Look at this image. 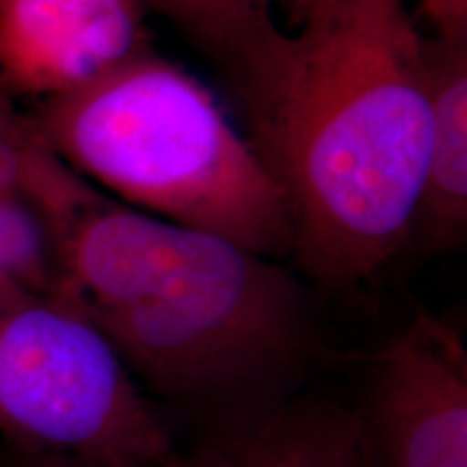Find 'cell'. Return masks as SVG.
<instances>
[{
	"label": "cell",
	"mask_w": 467,
	"mask_h": 467,
	"mask_svg": "<svg viewBox=\"0 0 467 467\" xmlns=\"http://www.w3.org/2000/svg\"><path fill=\"white\" fill-rule=\"evenodd\" d=\"M31 117L58 159L124 206L292 255L282 192L247 137L208 85L151 46Z\"/></svg>",
	"instance_id": "3957f363"
},
{
	"label": "cell",
	"mask_w": 467,
	"mask_h": 467,
	"mask_svg": "<svg viewBox=\"0 0 467 467\" xmlns=\"http://www.w3.org/2000/svg\"><path fill=\"white\" fill-rule=\"evenodd\" d=\"M141 0H0V89L46 102L150 48Z\"/></svg>",
	"instance_id": "5b68a950"
},
{
	"label": "cell",
	"mask_w": 467,
	"mask_h": 467,
	"mask_svg": "<svg viewBox=\"0 0 467 467\" xmlns=\"http://www.w3.org/2000/svg\"><path fill=\"white\" fill-rule=\"evenodd\" d=\"M93 184L69 169L44 141L31 113L0 89V197L25 203L44 227L63 219Z\"/></svg>",
	"instance_id": "9c48e42d"
},
{
	"label": "cell",
	"mask_w": 467,
	"mask_h": 467,
	"mask_svg": "<svg viewBox=\"0 0 467 467\" xmlns=\"http://www.w3.org/2000/svg\"><path fill=\"white\" fill-rule=\"evenodd\" d=\"M0 433L14 451L162 467L167 429L100 329L0 279Z\"/></svg>",
	"instance_id": "277c9868"
},
{
	"label": "cell",
	"mask_w": 467,
	"mask_h": 467,
	"mask_svg": "<svg viewBox=\"0 0 467 467\" xmlns=\"http://www.w3.org/2000/svg\"><path fill=\"white\" fill-rule=\"evenodd\" d=\"M219 66L282 192L292 258L327 285L366 279L411 238L429 148L424 35L405 0H290Z\"/></svg>",
	"instance_id": "6da1fadb"
},
{
	"label": "cell",
	"mask_w": 467,
	"mask_h": 467,
	"mask_svg": "<svg viewBox=\"0 0 467 467\" xmlns=\"http://www.w3.org/2000/svg\"><path fill=\"white\" fill-rule=\"evenodd\" d=\"M359 431L337 413H266L162 467H361Z\"/></svg>",
	"instance_id": "ba28073f"
},
{
	"label": "cell",
	"mask_w": 467,
	"mask_h": 467,
	"mask_svg": "<svg viewBox=\"0 0 467 467\" xmlns=\"http://www.w3.org/2000/svg\"><path fill=\"white\" fill-rule=\"evenodd\" d=\"M429 148L411 236L443 251L467 230V42L424 37Z\"/></svg>",
	"instance_id": "52a82bcc"
},
{
	"label": "cell",
	"mask_w": 467,
	"mask_h": 467,
	"mask_svg": "<svg viewBox=\"0 0 467 467\" xmlns=\"http://www.w3.org/2000/svg\"><path fill=\"white\" fill-rule=\"evenodd\" d=\"M165 16L214 66L227 61L244 42L275 22V0H141Z\"/></svg>",
	"instance_id": "30bf717a"
},
{
	"label": "cell",
	"mask_w": 467,
	"mask_h": 467,
	"mask_svg": "<svg viewBox=\"0 0 467 467\" xmlns=\"http://www.w3.org/2000/svg\"><path fill=\"white\" fill-rule=\"evenodd\" d=\"M50 296L100 329L161 392L244 388L303 347L299 285L275 260L93 189L46 227Z\"/></svg>",
	"instance_id": "7a4b0ae2"
},
{
	"label": "cell",
	"mask_w": 467,
	"mask_h": 467,
	"mask_svg": "<svg viewBox=\"0 0 467 467\" xmlns=\"http://www.w3.org/2000/svg\"><path fill=\"white\" fill-rule=\"evenodd\" d=\"M420 5L437 31L435 37L467 42V0H420Z\"/></svg>",
	"instance_id": "8fae6325"
},
{
	"label": "cell",
	"mask_w": 467,
	"mask_h": 467,
	"mask_svg": "<svg viewBox=\"0 0 467 467\" xmlns=\"http://www.w3.org/2000/svg\"><path fill=\"white\" fill-rule=\"evenodd\" d=\"M0 467H104L89 461L72 457H55V454H31L14 451V454Z\"/></svg>",
	"instance_id": "7c38bea8"
},
{
	"label": "cell",
	"mask_w": 467,
	"mask_h": 467,
	"mask_svg": "<svg viewBox=\"0 0 467 467\" xmlns=\"http://www.w3.org/2000/svg\"><path fill=\"white\" fill-rule=\"evenodd\" d=\"M372 422L389 467H467V359L457 331L420 312L383 348Z\"/></svg>",
	"instance_id": "8992f818"
}]
</instances>
